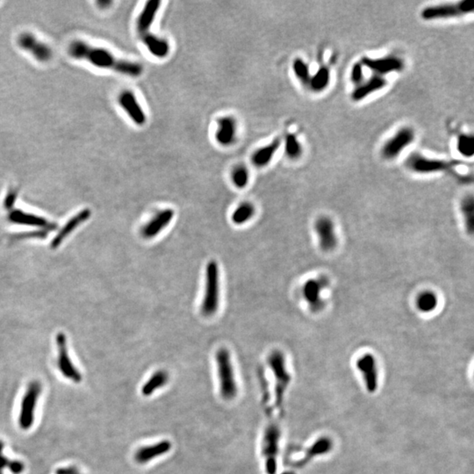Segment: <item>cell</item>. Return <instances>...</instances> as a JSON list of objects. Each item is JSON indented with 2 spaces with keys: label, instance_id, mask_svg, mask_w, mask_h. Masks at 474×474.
<instances>
[{
  "label": "cell",
  "instance_id": "cell-4",
  "mask_svg": "<svg viewBox=\"0 0 474 474\" xmlns=\"http://www.w3.org/2000/svg\"><path fill=\"white\" fill-rule=\"evenodd\" d=\"M41 390V385L38 381L31 382L27 387L21 401L19 417V424L22 430H29L34 424V412Z\"/></svg>",
  "mask_w": 474,
  "mask_h": 474
},
{
  "label": "cell",
  "instance_id": "cell-34",
  "mask_svg": "<svg viewBox=\"0 0 474 474\" xmlns=\"http://www.w3.org/2000/svg\"><path fill=\"white\" fill-rule=\"evenodd\" d=\"M249 180H250V175L246 168L244 166H237L236 168H234L232 172V181H233V184L237 188L242 189L247 186Z\"/></svg>",
  "mask_w": 474,
  "mask_h": 474
},
{
  "label": "cell",
  "instance_id": "cell-28",
  "mask_svg": "<svg viewBox=\"0 0 474 474\" xmlns=\"http://www.w3.org/2000/svg\"><path fill=\"white\" fill-rule=\"evenodd\" d=\"M415 305L421 313H431L438 306V296L431 291H424L416 297Z\"/></svg>",
  "mask_w": 474,
  "mask_h": 474
},
{
  "label": "cell",
  "instance_id": "cell-15",
  "mask_svg": "<svg viewBox=\"0 0 474 474\" xmlns=\"http://www.w3.org/2000/svg\"><path fill=\"white\" fill-rule=\"evenodd\" d=\"M175 212L173 209L166 208L158 212L151 220L141 228V234L146 239H152L162 233L173 220Z\"/></svg>",
  "mask_w": 474,
  "mask_h": 474
},
{
  "label": "cell",
  "instance_id": "cell-16",
  "mask_svg": "<svg viewBox=\"0 0 474 474\" xmlns=\"http://www.w3.org/2000/svg\"><path fill=\"white\" fill-rule=\"evenodd\" d=\"M387 84L388 81L384 77L373 74L368 79H364L360 84L355 86L351 92V100L355 102L364 101L369 96L384 89Z\"/></svg>",
  "mask_w": 474,
  "mask_h": 474
},
{
  "label": "cell",
  "instance_id": "cell-24",
  "mask_svg": "<svg viewBox=\"0 0 474 474\" xmlns=\"http://www.w3.org/2000/svg\"><path fill=\"white\" fill-rule=\"evenodd\" d=\"M281 146V140L279 138L274 139L271 144L265 145L264 147L258 149L252 156V163L255 166L263 168L267 166L273 159L277 151Z\"/></svg>",
  "mask_w": 474,
  "mask_h": 474
},
{
  "label": "cell",
  "instance_id": "cell-1",
  "mask_svg": "<svg viewBox=\"0 0 474 474\" xmlns=\"http://www.w3.org/2000/svg\"><path fill=\"white\" fill-rule=\"evenodd\" d=\"M68 54L76 60L84 61L94 67L128 76L139 77L144 68L138 63L118 58L110 51L93 46L83 40H74L68 46Z\"/></svg>",
  "mask_w": 474,
  "mask_h": 474
},
{
  "label": "cell",
  "instance_id": "cell-21",
  "mask_svg": "<svg viewBox=\"0 0 474 474\" xmlns=\"http://www.w3.org/2000/svg\"><path fill=\"white\" fill-rule=\"evenodd\" d=\"M236 121L234 118L226 116L218 120V128L215 138L218 144L227 147L233 144L236 138Z\"/></svg>",
  "mask_w": 474,
  "mask_h": 474
},
{
  "label": "cell",
  "instance_id": "cell-39",
  "mask_svg": "<svg viewBox=\"0 0 474 474\" xmlns=\"http://www.w3.org/2000/svg\"><path fill=\"white\" fill-rule=\"evenodd\" d=\"M56 474H81L76 466L59 468L56 471Z\"/></svg>",
  "mask_w": 474,
  "mask_h": 474
},
{
  "label": "cell",
  "instance_id": "cell-29",
  "mask_svg": "<svg viewBox=\"0 0 474 474\" xmlns=\"http://www.w3.org/2000/svg\"><path fill=\"white\" fill-rule=\"evenodd\" d=\"M256 213L255 207L251 203L244 202L235 208L231 215V220L235 225H243L251 220Z\"/></svg>",
  "mask_w": 474,
  "mask_h": 474
},
{
  "label": "cell",
  "instance_id": "cell-12",
  "mask_svg": "<svg viewBox=\"0 0 474 474\" xmlns=\"http://www.w3.org/2000/svg\"><path fill=\"white\" fill-rule=\"evenodd\" d=\"M57 344L58 349L57 365L59 371L68 380L73 381L75 383H79L82 381V375L77 371V368L74 366L70 360L66 344V338L64 334L59 333L57 335Z\"/></svg>",
  "mask_w": 474,
  "mask_h": 474
},
{
  "label": "cell",
  "instance_id": "cell-14",
  "mask_svg": "<svg viewBox=\"0 0 474 474\" xmlns=\"http://www.w3.org/2000/svg\"><path fill=\"white\" fill-rule=\"evenodd\" d=\"M120 107L131 120L138 126H143L146 123V114L144 113L143 107H140L139 101L130 90H124L118 99Z\"/></svg>",
  "mask_w": 474,
  "mask_h": 474
},
{
  "label": "cell",
  "instance_id": "cell-10",
  "mask_svg": "<svg viewBox=\"0 0 474 474\" xmlns=\"http://www.w3.org/2000/svg\"><path fill=\"white\" fill-rule=\"evenodd\" d=\"M361 64L364 65V68H367L372 71L374 75L381 77H384L388 74L401 72L405 67L403 60L396 56H388L377 58L364 57L361 60Z\"/></svg>",
  "mask_w": 474,
  "mask_h": 474
},
{
  "label": "cell",
  "instance_id": "cell-23",
  "mask_svg": "<svg viewBox=\"0 0 474 474\" xmlns=\"http://www.w3.org/2000/svg\"><path fill=\"white\" fill-rule=\"evenodd\" d=\"M8 219L12 222L17 224H23L28 226L42 227L44 229H54L56 226L42 217H39L34 214H27L21 210H14L11 212Z\"/></svg>",
  "mask_w": 474,
  "mask_h": 474
},
{
  "label": "cell",
  "instance_id": "cell-8",
  "mask_svg": "<svg viewBox=\"0 0 474 474\" xmlns=\"http://www.w3.org/2000/svg\"><path fill=\"white\" fill-rule=\"evenodd\" d=\"M414 132L411 127H402L381 148V156L386 160L397 158L414 140Z\"/></svg>",
  "mask_w": 474,
  "mask_h": 474
},
{
  "label": "cell",
  "instance_id": "cell-13",
  "mask_svg": "<svg viewBox=\"0 0 474 474\" xmlns=\"http://www.w3.org/2000/svg\"><path fill=\"white\" fill-rule=\"evenodd\" d=\"M408 168L418 174H434L446 171L450 164L445 161L423 157L420 154H414L407 161Z\"/></svg>",
  "mask_w": 474,
  "mask_h": 474
},
{
  "label": "cell",
  "instance_id": "cell-3",
  "mask_svg": "<svg viewBox=\"0 0 474 474\" xmlns=\"http://www.w3.org/2000/svg\"><path fill=\"white\" fill-rule=\"evenodd\" d=\"M216 364L220 396L224 400H232L236 396L238 388L230 353L227 349L221 348L218 351Z\"/></svg>",
  "mask_w": 474,
  "mask_h": 474
},
{
  "label": "cell",
  "instance_id": "cell-19",
  "mask_svg": "<svg viewBox=\"0 0 474 474\" xmlns=\"http://www.w3.org/2000/svg\"><path fill=\"white\" fill-rule=\"evenodd\" d=\"M170 448L171 444L169 441H162L157 444L143 446L135 451L134 460L138 464H147L150 461L166 454L168 451H170Z\"/></svg>",
  "mask_w": 474,
  "mask_h": 474
},
{
  "label": "cell",
  "instance_id": "cell-37",
  "mask_svg": "<svg viewBox=\"0 0 474 474\" xmlns=\"http://www.w3.org/2000/svg\"><path fill=\"white\" fill-rule=\"evenodd\" d=\"M457 4H458V7H459V10H460L462 15H465V14L473 13L474 5L471 1H469V0H463V1H460V2H458Z\"/></svg>",
  "mask_w": 474,
  "mask_h": 474
},
{
  "label": "cell",
  "instance_id": "cell-25",
  "mask_svg": "<svg viewBox=\"0 0 474 474\" xmlns=\"http://www.w3.org/2000/svg\"><path fill=\"white\" fill-rule=\"evenodd\" d=\"M90 210L85 209V210H83L80 213H78L76 216L71 218L68 221V223L63 227V229L61 230L60 233L57 234V236L55 237V239L52 241L51 248L56 249V248L58 247L59 244L64 240V238L71 233V231L75 229L79 224L84 222V220H86L88 218L90 217Z\"/></svg>",
  "mask_w": 474,
  "mask_h": 474
},
{
  "label": "cell",
  "instance_id": "cell-36",
  "mask_svg": "<svg viewBox=\"0 0 474 474\" xmlns=\"http://www.w3.org/2000/svg\"><path fill=\"white\" fill-rule=\"evenodd\" d=\"M4 448L5 444L3 441L0 440V474H4L6 469H9L11 464L10 459H8L6 455L4 454Z\"/></svg>",
  "mask_w": 474,
  "mask_h": 474
},
{
  "label": "cell",
  "instance_id": "cell-40",
  "mask_svg": "<svg viewBox=\"0 0 474 474\" xmlns=\"http://www.w3.org/2000/svg\"><path fill=\"white\" fill-rule=\"evenodd\" d=\"M15 200H16V193H15L14 191H12V192H10L9 194L7 195V198H6L5 207H7V208H10V207H13Z\"/></svg>",
  "mask_w": 474,
  "mask_h": 474
},
{
  "label": "cell",
  "instance_id": "cell-6",
  "mask_svg": "<svg viewBox=\"0 0 474 474\" xmlns=\"http://www.w3.org/2000/svg\"><path fill=\"white\" fill-rule=\"evenodd\" d=\"M18 46L40 63H47L53 57V51L49 44L40 40L30 32H22L17 38Z\"/></svg>",
  "mask_w": 474,
  "mask_h": 474
},
{
  "label": "cell",
  "instance_id": "cell-33",
  "mask_svg": "<svg viewBox=\"0 0 474 474\" xmlns=\"http://www.w3.org/2000/svg\"><path fill=\"white\" fill-rule=\"evenodd\" d=\"M457 150L461 156L471 157L474 153L473 137L469 134H462L457 139Z\"/></svg>",
  "mask_w": 474,
  "mask_h": 474
},
{
  "label": "cell",
  "instance_id": "cell-20",
  "mask_svg": "<svg viewBox=\"0 0 474 474\" xmlns=\"http://www.w3.org/2000/svg\"><path fill=\"white\" fill-rule=\"evenodd\" d=\"M160 6L161 1L159 0H150L145 4L144 9L137 18L136 28L140 36L149 33L154 20L157 17Z\"/></svg>",
  "mask_w": 474,
  "mask_h": 474
},
{
  "label": "cell",
  "instance_id": "cell-7",
  "mask_svg": "<svg viewBox=\"0 0 474 474\" xmlns=\"http://www.w3.org/2000/svg\"><path fill=\"white\" fill-rule=\"evenodd\" d=\"M279 438L280 432L278 428L273 424L269 425L264 431L262 443V455L264 457L265 470L268 474H274L276 471Z\"/></svg>",
  "mask_w": 474,
  "mask_h": 474
},
{
  "label": "cell",
  "instance_id": "cell-32",
  "mask_svg": "<svg viewBox=\"0 0 474 474\" xmlns=\"http://www.w3.org/2000/svg\"><path fill=\"white\" fill-rule=\"evenodd\" d=\"M293 70L298 80L300 81L301 84L307 86L310 80L311 76H312L308 64L303 59L298 57L296 59H294V63H293Z\"/></svg>",
  "mask_w": 474,
  "mask_h": 474
},
{
  "label": "cell",
  "instance_id": "cell-11",
  "mask_svg": "<svg viewBox=\"0 0 474 474\" xmlns=\"http://www.w3.org/2000/svg\"><path fill=\"white\" fill-rule=\"evenodd\" d=\"M314 230L318 237L321 251L330 252L338 246V236L336 228L330 218L321 216L314 222Z\"/></svg>",
  "mask_w": 474,
  "mask_h": 474
},
{
  "label": "cell",
  "instance_id": "cell-18",
  "mask_svg": "<svg viewBox=\"0 0 474 474\" xmlns=\"http://www.w3.org/2000/svg\"><path fill=\"white\" fill-rule=\"evenodd\" d=\"M458 4H444L433 7H428L422 9L421 17L423 20H447L451 18L461 16Z\"/></svg>",
  "mask_w": 474,
  "mask_h": 474
},
{
  "label": "cell",
  "instance_id": "cell-35",
  "mask_svg": "<svg viewBox=\"0 0 474 474\" xmlns=\"http://www.w3.org/2000/svg\"><path fill=\"white\" fill-rule=\"evenodd\" d=\"M364 65L361 64V62L353 64V66L351 68L350 79L355 86L360 84L364 80Z\"/></svg>",
  "mask_w": 474,
  "mask_h": 474
},
{
  "label": "cell",
  "instance_id": "cell-30",
  "mask_svg": "<svg viewBox=\"0 0 474 474\" xmlns=\"http://www.w3.org/2000/svg\"><path fill=\"white\" fill-rule=\"evenodd\" d=\"M461 211L464 217V226L469 234H472L474 228V201L472 195H468L461 202Z\"/></svg>",
  "mask_w": 474,
  "mask_h": 474
},
{
  "label": "cell",
  "instance_id": "cell-27",
  "mask_svg": "<svg viewBox=\"0 0 474 474\" xmlns=\"http://www.w3.org/2000/svg\"><path fill=\"white\" fill-rule=\"evenodd\" d=\"M168 381H169V376L166 371H162V370L156 371L149 378V381L144 385V387L141 388V393L145 396L151 395L155 391L160 389L161 388H163L164 386L167 384Z\"/></svg>",
  "mask_w": 474,
  "mask_h": 474
},
{
  "label": "cell",
  "instance_id": "cell-38",
  "mask_svg": "<svg viewBox=\"0 0 474 474\" xmlns=\"http://www.w3.org/2000/svg\"><path fill=\"white\" fill-rule=\"evenodd\" d=\"M25 464L23 462L20 460H11L10 466H9V471L14 474H21L25 471Z\"/></svg>",
  "mask_w": 474,
  "mask_h": 474
},
{
  "label": "cell",
  "instance_id": "cell-2",
  "mask_svg": "<svg viewBox=\"0 0 474 474\" xmlns=\"http://www.w3.org/2000/svg\"><path fill=\"white\" fill-rule=\"evenodd\" d=\"M220 305V271L216 261L207 264L205 277V292L201 304V312L206 316H212Z\"/></svg>",
  "mask_w": 474,
  "mask_h": 474
},
{
  "label": "cell",
  "instance_id": "cell-26",
  "mask_svg": "<svg viewBox=\"0 0 474 474\" xmlns=\"http://www.w3.org/2000/svg\"><path fill=\"white\" fill-rule=\"evenodd\" d=\"M330 80V70L327 66H321L313 76H311L307 86L314 92H322L328 87Z\"/></svg>",
  "mask_w": 474,
  "mask_h": 474
},
{
  "label": "cell",
  "instance_id": "cell-5",
  "mask_svg": "<svg viewBox=\"0 0 474 474\" xmlns=\"http://www.w3.org/2000/svg\"><path fill=\"white\" fill-rule=\"evenodd\" d=\"M268 364L273 372L276 381V404L279 406L282 404L285 391L291 381L290 375L287 369L284 355L279 351H272L268 357Z\"/></svg>",
  "mask_w": 474,
  "mask_h": 474
},
{
  "label": "cell",
  "instance_id": "cell-31",
  "mask_svg": "<svg viewBox=\"0 0 474 474\" xmlns=\"http://www.w3.org/2000/svg\"><path fill=\"white\" fill-rule=\"evenodd\" d=\"M285 152L287 157L292 160L299 159L302 155L303 149L301 141L295 134H288L285 140Z\"/></svg>",
  "mask_w": 474,
  "mask_h": 474
},
{
  "label": "cell",
  "instance_id": "cell-22",
  "mask_svg": "<svg viewBox=\"0 0 474 474\" xmlns=\"http://www.w3.org/2000/svg\"><path fill=\"white\" fill-rule=\"evenodd\" d=\"M140 39L147 48L148 51H150V53L153 55L154 57L157 58H165L170 53V44L165 39L151 34L150 32L144 35H140Z\"/></svg>",
  "mask_w": 474,
  "mask_h": 474
},
{
  "label": "cell",
  "instance_id": "cell-9",
  "mask_svg": "<svg viewBox=\"0 0 474 474\" xmlns=\"http://www.w3.org/2000/svg\"><path fill=\"white\" fill-rule=\"evenodd\" d=\"M327 278L321 277L308 279L303 285L302 296L312 312L318 313L325 306L322 293L327 288Z\"/></svg>",
  "mask_w": 474,
  "mask_h": 474
},
{
  "label": "cell",
  "instance_id": "cell-17",
  "mask_svg": "<svg viewBox=\"0 0 474 474\" xmlns=\"http://www.w3.org/2000/svg\"><path fill=\"white\" fill-rule=\"evenodd\" d=\"M357 368L364 377L368 391L374 392L377 387V366L371 354H364L357 361Z\"/></svg>",
  "mask_w": 474,
  "mask_h": 474
}]
</instances>
